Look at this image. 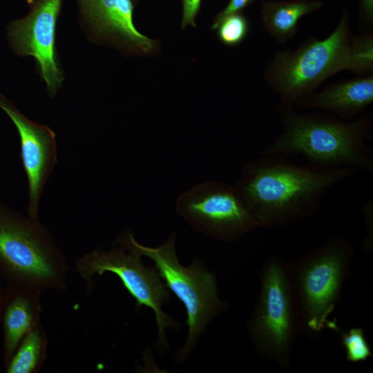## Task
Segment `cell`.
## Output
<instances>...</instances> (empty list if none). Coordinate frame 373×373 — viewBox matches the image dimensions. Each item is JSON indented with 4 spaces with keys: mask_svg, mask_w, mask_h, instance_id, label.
I'll list each match as a JSON object with an SVG mask.
<instances>
[{
    "mask_svg": "<svg viewBox=\"0 0 373 373\" xmlns=\"http://www.w3.org/2000/svg\"><path fill=\"white\" fill-rule=\"evenodd\" d=\"M262 156L244 165L234 185L259 227L283 226L311 216L334 186L358 173Z\"/></svg>",
    "mask_w": 373,
    "mask_h": 373,
    "instance_id": "6da1fadb",
    "label": "cell"
},
{
    "mask_svg": "<svg viewBox=\"0 0 373 373\" xmlns=\"http://www.w3.org/2000/svg\"><path fill=\"white\" fill-rule=\"evenodd\" d=\"M278 114L283 132L262 149V155H301L315 165L373 174L372 115L345 122L321 113L298 114L292 104L283 102Z\"/></svg>",
    "mask_w": 373,
    "mask_h": 373,
    "instance_id": "7a4b0ae2",
    "label": "cell"
},
{
    "mask_svg": "<svg viewBox=\"0 0 373 373\" xmlns=\"http://www.w3.org/2000/svg\"><path fill=\"white\" fill-rule=\"evenodd\" d=\"M372 44L370 37H351L345 9L327 38L278 52L265 70V79L283 103L293 104L336 73L372 68Z\"/></svg>",
    "mask_w": 373,
    "mask_h": 373,
    "instance_id": "3957f363",
    "label": "cell"
},
{
    "mask_svg": "<svg viewBox=\"0 0 373 373\" xmlns=\"http://www.w3.org/2000/svg\"><path fill=\"white\" fill-rule=\"evenodd\" d=\"M354 256L350 240L334 236L289 262L299 334L316 338L326 329L339 330L331 315L340 299Z\"/></svg>",
    "mask_w": 373,
    "mask_h": 373,
    "instance_id": "277c9868",
    "label": "cell"
},
{
    "mask_svg": "<svg viewBox=\"0 0 373 373\" xmlns=\"http://www.w3.org/2000/svg\"><path fill=\"white\" fill-rule=\"evenodd\" d=\"M67 271L48 229L0 202V276L8 285L64 292Z\"/></svg>",
    "mask_w": 373,
    "mask_h": 373,
    "instance_id": "5b68a950",
    "label": "cell"
},
{
    "mask_svg": "<svg viewBox=\"0 0 373 373\" xmlns=\"http://www.w3.org/2000/svg\"><path fill=\"white\" fill-rule=\"evenodd\" d=\"M175 240L173 231L162 245L153 248L138 243L131 233L126 232L118 237L117 243L152 260L168 289L184 305L189 332L175 358L182 362L193 350L210 321L225 309V304L218 296L213 272L198 261L187 267L179 262Z\"/></svg>",
    "mask_w": 373,
    "mask_h": 373,
    "instance_id": "8992f818",
    "label": "cell"
},
{
    "mask_svg": "<svg viewBox=\"0 0 373 373\" xmlns=\"http://www.w3.org/2000/svg\"><path fill=\"white\" fill-rule=\"evenodd\" d=\"M260 276V294L248 325L250 339L261 357L287 368L299 334L289 262L272 257L262 265Z\"/></svg>",
    "mask_w": 373,
    "mask_h": 373,
    "instance_id": "52a82bcc",
    "label": "cell"
},
{
    "mask_svg": "<svg viewBox=\"0 0 373 373\" xmlns=\"http://www.w3.org/2000/svg\"><path fill=\"white\" fill-rule=\"evenodd\" d=\"M117 244L118 247L109 250L95 249L77 258L76 271L86 281L88 288L95 275L115 274L135 298L138 307L145 306L154 312L158 332L157 345L164 350L168 346L166 329L177 326L175 321L162 309L169 300V290L155 267H146L141 255Z\"/></svg>",
    "mask_w": 373,
    "mask_h": 373,
    "instance_id": "ba28073f",
    "label": "cell"
},
{
    "mask_svg": "<svg viewBox=\"0 0 373 373\" xmlns=\"http://www.w3.org/2000/svg\"><path fill=\"white\" fill-rule=\"evenodd\" d=\"M177 213L198 231L233 242L259 227L235 186L209 180L181 193Z\"/></svg>",
    "mask_w": 373,
    "mask_h": 373,
    "instance_id": "9c48e42d",
    "label": "cell"
},
{
    "mask_svg": "<svg viewBox=\"0 0 373 373\" xmlns=\"http://www.w3.org/2000/svg\"><path fill=\"white\" fill-rule=\"evenodd\" d=\"M64 0H27L30 11L23 18L12 21L7 27L10 48L21 57L31 55L45 81L48 95L53 97L64 80L57 60L56 25Z\"/></svg>",
    "mask_w": 373,
    "mask_h": 373,
    "instance_id": "30bf717a",
    "label": "cell"
},
{
    "mask_svg": "<svg viewBox=\"0 0 373 373\" xmlns=\"http://www.w3.org/2000/svg\"><path fill=\"white\" fill-rule=\"evenodd\" d=\"M79 23L92 42L113 46L128 55H148L158 44L142 35L133 20L132 0H75Z\"/></svg>",
    "mask_w": 373,
    "mask_h": 373,
    "instance_id": "8fae6325",
    "label": "cell"
},
{
    "mask_svg": "<svg viewBox=\"0 0 373 373\" xmlns=\"http://www.w3.org/2000/svg\"><path fill=\"white\" fill-rule=\"evenodd\" d=\"M0 108L10 117L19 135L21 158L28 182V216L37 218L43 189L57 160L55 134L48 126L28 119L1 94Z\"/></svg>",
    "mask_w": 373,
    "mask_h": 373,
    "instance_id": "7c38bea8",
    "label": "cell"
},
{
    "mask_svg": "<svg viewBox=\"0 0 373 373\" xmlns=\"http://www.w3.org/2000/svg\"><path fill=\"white\" fill-rule=\"evenodd\" d=\"M41 291L29 287L8 285L3 287L1 314L3 359L9 363L23 338L41 324Z\"/></svg>",
    "mask_w": 373,
    "mask_h": 373,
    "instance_id": "4fadbf2b",
    "label": "cell"
},
{
    "mask_svg": "<svg viewBox=\"0 0 373 373\" xmlns=\"http://www.w3.org/2000/svg\"><path fill=\"white\" fill-rule=\"evenodd\" d=\"M295 102L300 108L323 109L341 118H354L373 102V75L342 82Z\"/></svg>",
    "mask_w": 373,
    "mask_h": 373,
    "instance_id": "5bb4252c",
    "label": "cell"
},
{
    "mask_svg": "<svg viewBox=\"0 0 373 373\" xmlns=\"http://www.w3.org/2000/svg\"><path fill=\"white\" fill-rule=\"evenodd\" d=\"M321 1L292 0L287 1H262L260 12L266 32L283 42L296 34L298 21L306 15L319 10Z\"/></svg>",
    "mask_w": 373,
    "mask_h": 373,
    "instance_id": "9a60e30c",
    "label": "cell"
},
{
    "mask_svg": "<svg viewBox=\"0 0 373 373\" xmlns=\"http://www.w3.org/2000/svg\"><path fill=\"white\" fill-rule=\"evenodd\" d=\"M48 338L41 324L29 332L21 341L9 363L7 373H37L46 358Z\"/></svg>",
    "mask_w": 373,
    "mask_h": 373,
    "instance_id": "2e32d148",
    "label": "cell"
},
{
    "mask_svg": "<svg viewBox=\"0 0 373 373\" xmlns=\"http://www.w3.org/2000/svg\"><path fill=\"white\" fill-rule=\"evenodd\" d=\"M249 21L240 12L224 17L216 30L218 37L222 44L233 46L243 41L249 32Z\"/></svg>",
    "mask_w": 373,
    "mask_h": 373,
    "instance_id": "e0dca14e",
    "label": "cell"
},
{
    "mask_svg": "<svg viewBox=\"0 0 373 373\" xmlns=\"http://www.w3.org/2000/svg\"><path fill=\"white\" fill-rule=\"evenodd\" d=\"M342 345L345 351L347 361L359 363L372 356L370 346L365 332L361 327H352L341 332Z\"/></svg>",
    "mask_w": 373,
    "mask_h": 373,
    "instance_id": "ac0fdd59",
    "label": "cell"
},
{
    "mask_svg": "<svg viewBox=\"0 0 373 373\" xmlns=\"http://www.w3.org/2000/svg\"><path fill=\"white\" fill-rule=\"evenodd\" d=\"M256 0H229L226 7L215 17L211 30H216L219 23L226 17L240 13L244 9L251 5Z\"/></svg>",
    "mask_w": 373,
    "mask_h": 373,
    "instance_id": "d6986e66",
    "label": "cell"
},
{
    "mask_svg": "<svg viewBox=\"0 0 373 373\" xmlns=\"http://www.w3.org/2000/svg\"><path fill=\"white\" fill-rule=\"evenodd\" d=\"M202 0H182V17L181 27L184 29L188 26L195 27V19L200 9Z\"/></svg>",
    "mask_w": 373,
    "mask_h": 373,
    "instance_id": "ffe728a7",
    "label": "cell"
},
{
    "mask_svg": "<svg viewBox=\"0 0 373 373\" xmlns=\"http://www.w3.org/2000/svg\"><path fill=\"white\" fill-rule=\"evenodd\" d=\"M361 8L365 20L370 23L373 21V0H360Z\"/></svg>",
    "mask_w": 373,
    "mask_h": 373,
    "instance_id": "44dd1931",
    "label": "cell"
},
{
    "mask_svg": "<svg viewBox=\"0 0 373 373\" xmlns=\"http://www.w3.org/2000/svg\"><path fill=\"white\" fill-rule=\"evenodd\" d=\"M3 287L0 285V318L2 309V303H3Z\"/></svg>",
    "mask_w": 373,
    "mask_h": 373,
    "instance_id": "7402d4cb",
    "label": "cell"
},
{
    "mask_svg": "<svg viewBox=\"0 0 373 373\" xmlns=\"http://www.w3.org/2000/svg\"><path fill=\"white\" fill-rule=\"evenodd\" d=\"M132 1H133V3H136V2H137V1H139L140 0H132Z\"/></svg>",
    "mask_w": 373,
    "mask_h": 373,
    "instance_id": "603a6c76",
    "label": "cell"
}]
</instances>
